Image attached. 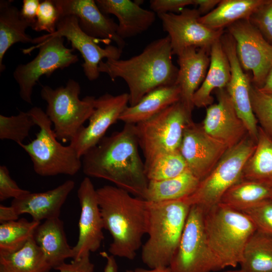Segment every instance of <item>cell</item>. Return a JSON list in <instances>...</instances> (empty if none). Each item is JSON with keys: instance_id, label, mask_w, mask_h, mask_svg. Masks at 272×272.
Listing matches in <instances>:
<instances>
[{"instance_id": "obj_38", "label": "cell", "mask_w": 272, "mask_h": 272, "mask_svg": "<svg viewBox=\"0 0 272 272\" xmlns=\"http://www.w3.org/2000/svg\"><path fill=\"white\" fill-rule=\"evenodd\" d=\"M60 16L53 0L40 2L36 17V23L33 28L36 32L46 31L49 34L54 33Z\"/></svg>"}, {"instance_id": "obj_21", "label": "cell", "mask_w": 272, "mask_h": 272, "mask_svg": "<svg viewBox=\"0 0 272 272\" xmlns=\"http://www.w3.org/2000/svg\"><path fill=\"white\" fill-rule=\"evenodd\" d=\"M210 51L191 47L177 55L179 69L175 84L180 90V101L191 116L194 107L193 95L204 81L208 70Z\"/></svg>"}, {"instance_id": "obj_48", "label": "cell", "mask_w": 272, "mask_h": 272, "mask_svg": "<svg viewBox=\"0 0 272 272\" xmlns=\"http://www.w3.org/2000/svg\"><path fill=\"white\" fill-rule=\"evenodd\" d=\"M262 91L272 93V65L262 87L259 88Z\"/></svg>"}, {"instance_id": "obj_16", "label": "cell", "mask_w": 272, "mask_h": 272, "mask_svg": "<svg viewBox=\"0 0 272 272\" xmlns=\"http://www.w3.org/2000/svg\"><path fill=\"white\" fill-rule=\"evenodd\" d=\"M128 104L127 93L117 95L106 93L96 98L95 108L88 125L83 126L69 144L80 158L105 137L107 129L119 119Z\"/></svg>"}, {"instance_id": "obj_17", "label": "cell", "mask_w": 272, "mask_h": 272, "mask_svg": "<svg viewBox=\"0 0 272 272\" xmlns=\"http://www.w3.org/2000/svg\"><path fill=\"white\" fill-rule=\"evenodd\" d=\"M81 207L79 221V236L73 247V259L95 252L100 247L104 239L103 223L98 203L97 189L90 177L82 181L77 190Z\"/></svg>"}, {"instance_id": "obj_11", "label": "cell", "mask_w": 272, "mask_h": 272, "mask_svg": "<svg viewBox=\"0 0 272 272\" xmlns=\"http://www.w3.org/2000/svg\"><path fill=\"white\" fill-rule=\"evenodd\" d=\"M205 210L191 206L178 246L169 267L172 272L215 270L204 230Z\"/></svg>"}, {"instance_id": "obj_36", "label": "cell", "mask_w": 272, "mask_h": 272, "mask_svg": "<svg viewBox=\"0 0 272 272\" xmlns=\"http://www.w3.org/2000/svg\"><path fill=\"white\" fill-rule=\"evenodd\" d=\"M36 125L28 111H20L16 115H0V139L9 140L18 145L23 143L31 128Z\"/></svg>"}, {"instance_id": "obj_39", "label": "cell", "mask_w": 272, "mask_h": 272, "mask_svg": "<svg viewBox=\"0 0 272 272\" xmlns=\"http://www.w3.org/2000/svg\"><path fill=\"white\" fill-rule=\"evenodd\" d=\"M248 20L272 46V0H265Z\"/></svg>"}, {"instance_id": "obj_6", "label": "cell", "mask_w": 272, "mask_h": 272, "mask_svg": "<svg viewBox=\"0 0 272 272\" xmlns=\"http://www.w3.org/2000/svg\"><path fill=\"white\" fill-rule=\"evenodd\" d=\"M28 112L40 130L31 142L19 145L30 157L35 172L43 177L77 174L82 163L75 150L58 142L52 122L41 108L33 107Z\"/></svg>"}, {"instance_id": "obj_50", "label": "cell", "mask_w": 272, "mask_h": 272, "mask_svg": "<svg viewBox=\"0 0 272 272\" xmlns=\"http://www.w3.org/2000/svg\"><path fill=\"white\" fill-rule=\"evenodd\" d=\"M225 272H245V271H244L243 269L240 268V269H238V270H228Z\"/></svg>"}, {"instance_id": "obj_30", "label": "cell", "mask_w": 272, "mask_h": 272, "mask_svg": "<svg viewBox=\"0 0 272 272\" xmlns=\"http://www.w3.org/2000/svg\"><path fill=\"white\" fill-rule=\"evenodd\" d=\"M51 269L34 237L20 249L0 254V272H49Z\"/></svg>"}, {"instance_id": "obj_45", "label": "cell", "mask_w": 272, "mask_h": 272, "mask_svg": "<svg viewBox=\"0 0 272 272\" xmlns=\"http://www.w3.org/2000/svg\"><path fill=\"white\" fill-rule=\"evenodd\" d=\"M220 0H193V5L197 7L201 16L206 15L213 10L219 4Z\"/></svg>"}, {"instance_id": "obj_19", "label": "cell", "mask_w": 272, "mask_h": 272, "mask_svg": "<svg viewBox=\"0 0 272 272\" xmlns=\"http://www.w3.org/2000/svg\"><path fill=\"white\" fill-rule=\"evenodd\" d=\"M218 102L208 107L201 126L209 135L230 149L241 142L248 131L226 89L216 90Z\"/></svg>"}, {"instance_id": "obj_49", "label": "cell", "mask_w": 272, "mask_h": 272, "mask_svg": "<svg viewBox=\"0 0 272 272\" xmlns=\"http://www.w3.org/2000/svg\"><path fill=\"white\" fill-rule=\"evenodd\" d=\"M134 272H172L169 266L159 267L149 269L143 268H137Z\"/></svg>"}, {"instance_id": "obj_27", "label": "cell", "mask_w": 272, "mask_h": 272, "mask_svg": "<svg viewBox=\"0 0 272 272\" xmlns=\"http://www.w3.org/2000/svg\"><path fill=\"white\" fill-rule=\"evenodd\" d=\"M12 1H0V72L6 69L3 59L6 53L17 43H34V38L26 33L30 25L22 18L20 10Z\"/></svg>"}, {"instance_id": "obj_14", "label": "cell", "mask_w": 272, "mask_h": 272, "mask_svg": "<svg viewBox=\"0 0 272 272\" xmlns=\"http://www.w3.org/2000/svg\"><path fill=\"white\" fill-rule=\"evenodd\" d=\"M163 31L170 38L173 55H178L188 47L204 48L210 51L214 42L219 40L224 30H212L199 21L201 16L197 9L185 8L179 13L158 15Z\"/></svg>"}, {"instance_id": "obj_22", "label": "cell", "mask_w": 272, "mask_h": 272, "mask_svg": "<svg viewBox=\"0 0 272 272\" xmlns=\"http://www.w3.org/2000/svg\"><path fill=\"white\" fill-rule=\"evenodd\" d=\"M96 3L105 15L112 14L118 19L117 33L124 40L134 37L148 30L156 20V14L145 9L141 1L96 0Z\"/></svg>"}, {"instance_id": "obj_29", "label": "cell", "mask_w": 272, "mask_h": 272, "mask_svg": "<svg viewBox=\"0 0 272 272\" xmlns=\"http://www.w3.org/2000/svg\"><path fill=\"white\" fill-rule=\"evenodd\" d=\"M265 0H222L199 22L212 30H224L241 20H248L252 13Z\"/></svg>"}, {"instance_id": "obj_35", "label": "cell", "mask_w": 272, "mask_h": 272, "mask_svg": "<svg viewBox=\"0 0 272 272\" xmlns=\"http://www.w3.org/2000/svg\"><path fill=\"white\" fill-rule=\"evenodd\" d=\"M144 164L149 181L175 177L188 170L179 151L159 155Z\"/></svg>"}, {"instance_id": "obj_9", "label": "cell", "mask_w": 272, "mask_h": 272, "mask_svg": "<svg viewBox=\"0 0 272 272\" xmlns=\"http://www.w3.org/2000/svg\"><path fill=\"white\" fill-rule=\"evenodd\" d=\"M192 121L179 101L152 117L135 125L144 163L166 153L179 151L184 129Z\"/></svg>"}, {"instance_id": "obj_23", "label": "cell", "mask_w": 272, "mask_h": 272, "mask_svg": "<svg viewBox=\"0 0 272 272\" xmlns=\"http://www.w3.org/2000/svg\"><path fill=\"white\" fill-rule=\"evenodd\" d=\"M75 186V182L67 180L57 187L42 192H31L17 199L11 205L19 215H30L33 220L59 218L60 210Z\"/></svg>"}, {"instance_id": "obj_42", "label": "cell", "mask_w": 272, "mask_h": 272, "mask_svg": "<svg viewBox=\"0 0 272 272\" xmlns=\"http://www.w3.org/2000/svg\"><path fill=\"white\" fill-rule=\"evenodd\" d=\"M193 5V0H151V10L157 15L167 13H179L185 7Z\"/></svg>"}, {"instance_id": "obj_37", "label": "cell", "mask_w": 272, "mask_h": 272, "mask_svg": "<svg viewBox=\"0 0 272 272\" xmlns=\"http://www.w3.org/2000/svg\"><path fill=\"white\" fill-rule=\"evenodd\" d=\"M252 108L260 127L272 138V93L262 91L252 84Z\"/></svg>"}, {"instance_id": "obj_15", "label": "cell", "mask_w": 272, "mask_h": 272, "mask_svg": "<svg viewBox=\"0 0 272 272\" xmlns=\"http://www.w3.org/2000/svg\"><path fill=\"white\" fill-rule=\"evenodd\" d=\"M229 148L192 120L186 125L179 151L188 170L201 180L214 169Z\"/></svg>"}, {"instance_id": "obj_8", "label": "cell", "mask_w": 272, "mask_h": 272, "mask_svg": "<svg viewBox=\"0 0 272 272\" xmlns=\"http://www.w3.org/2000/svg\"><path fill=\"white\" fill-rule=\"evenodd\" d=\"M256 146V142L247 134L227 150L191 194L181 199L190 206H198L205 210L219 203L227 190L242 180L244 167Z\"/></svg>"}, {"instance_id": "obj_41", "label": "cell", "mask_w": 272, "mask_h": 272, "mask_svg": "<svg viewBox=\"0 0 272 272\" xmlns=\"http://www.w3.org/2000/svg\"><path fill=\"white\" fill-rule=\"evenodd\" d=\"M30 191L20 188L11 178L7 166H0V201L20 198Z\"/></svg>"}, {"instance_id": "obj_31", "label": "cell", "mask_w": 272, "mask_h": 272, "mask_svg": "<svg viewBox=\"0 0 272 272\" xmlns=\"http://www.w3.org/2000/svg\"><path fill=\"white\" fill-rule=\"evenodd\" d=\"M242 180L272 186V138L260 126L255 149L244 167Z\"/></svg>"}, {"instance_id": "obj_12", "label": "cell", "mask_w": 272, "mask_h": 272, "mask_svg": "<svg viewBox=\"0 0 272 272\" xmlns=\"http://www.w3.org/2000/svg\"><path fill=\"white\" fill-rule=\"evenodd\" d=\"M60 36L65 38L71 43L72 48L80 52L84 59L82 64L85 76L89 81L97 80L100 73L98 67L103 58L120 59L122 50L117 46L107 45L101 47L98 42L109 44V42L91 37L81 28L77 18L74 16L60 17L56 31L51 34H46L34 38V43L43 42L46 39Z\"/></svg>"}, {"instance_id": "obj_13", "label": "cell", "mask_w": 272, "mask_h": 272, "mask_svg": "<svg viewBox=\"0 0 272 272\" xmlns=\"http://www.w3.org/2000/svg\"><path fill=\"white\" fill-rule=\"evenodd\" d=\"M227 30L235 41L242 69L252 72V84L260 88L272 65V46L248 20L238 21Z\"/></svg>"}, {"instance_id": "obj_34", "label": "cell", "mask_w": 272, "mask_h": 272, "mask_svg": "<svg viewBox=\"0 0 272 272\" xmlns=\"http://www.w3.org/2000/svg\"><path fill=\"white\" fill-rule=\"evenodd\" d=\"M40 222L21 219L0 225V254L11 253L22 248L33 237Z\"/></svg>"}, {"instance_id": "obj_3", "label": "cell", "mask_w": 272, "mask_h": 272, "mask_svg": "<svg viewBox=\"0 0 272 272\" xmlns=\"http://www.w3.org/2000/svg\"><path fill=\"white\" fill-rule=\"evenodd\" d=\"M96 189L104 229L112 238L109 252L114 256L133 259L147 233V201L115 185Z\"/></svg>"}, {"instance_id": "obj_47", "label": "cell", "mask_w": 272, "mask_h": 272, "mask_svg": "<svg viewBox=\"0 0 272 272\" xmlns=\"http://www.w3.org/2000/svg\"><path fill=\"white\" fill-rule=\"evenodd\" d=\"M102 257L106 259V263L103 272H117L118 267L114 256L109 255L105 252L100 253ZM126 272H134L132 270H127Z\"/></svg>"}, {"instance_id": "obj_46", "label": "cell", "mask_w": 272, "mask_h": 272, "mask_svg": "<svg viewBox=\"0 0 272 272\" xmlns=\"http://www.w3.org/2000/svg\"><path fill=\"white\" fill-rule=\"evenodd\" d=\"M19 215L15 209L12 206L8 207L1 205L0 206V222L1 224L7 223L18 220Z\"/></svg>"}, {"instance_id": "obj_44", "label": "cell", "mask_w": 272, "mask_h": 272, "mask_svg": "<svg viewBox=\"0 0 272 272\" xmlns=\"http://www.w3.org/2000/svg\"><path fill=\"white\" fill-rule=\"evenodd\" d=\"M39 0H23L20 10L22 18L33 29L36 21L37 14L40 5Z\"/></svg>"}, {"instance_id": "obj_40", "label": "cell", "mask_w": 272, "mask_h": 272, "mask_svg": "<svg viewBox=\"0 0 272 272\" xmlns=\"http://www.w3.org/2000/svg\"><path fill=\"white\" fill-rule=\"evenodd\" d=\"M242 212L251 219L257 230L272 235V199L260 202Z\"/></svg>"}, {"instance_id": "obj_18", "label": "cell", "mask_w": 272, "mask_h": 272, "mask_svg": "<svg viewBox=\"0 0 272 272\" xmlns=\"http://www.w3.org/2000/svg\"><path fill=\"white\" fill-rule=\"evenodd\" d=\"M228 57L231 77L226 89L240 118L244 122L249 137L257 142L258 126L252 110L250 90L251 79L242 69L238 59L234 38L227 32L220 38Z\"/></svg>"}, {"instance_id": "obj_1", "label": "cell", "mask_w": 272, "mask_h": 272, "mask_svg": "<svg viewBox=\"0 0 272 272\" xmlns=\"http://www.w3.org/2000/svg\"><path fill=\"white\" fill-rule=\"evenodd\" d=\"M139 147L135 125L125 124L121 130L104 137L82 157L83 172L143 198L149 180Z\"/></svg>"}, {"instance_id": "obj_10", "label": "cell", "mask_w": 272, "mask_h": 272, "mask_svg": "<svg viewBox=\"0 0 272 272\" xmlns=\"http://www.w3.org/2000/svg\"><path fill=\"white\" fill-rule=\"evenodd\" d=\"M64 38L56 36L46 39L35 46L22 49L24 54H30L39 48L36 56L25 64H19L13 76L19 87V94L22 100L32 104L34 87L41 77L50 76L58 69L62 70L79 61L74 49L66 47Z\"/></svg>"}, {"instance_id": "obj_4", "label": "cell", "mask_w": 272, "mask_h": 272, "mask_svg": "<svg viewBox=\"0 0 272 272\" xmlns=\"http://www.w3.org/2000/svg\"><path fill=\"white\" fill-rule=\"evenodd\" d=\"M203 225L215 270L240 264L245 245L257 230L246 214L221 203L205 210Z\"/></svg>"}, {"instance_id": "obj_25", "label": "cell", "mask_w": 272, "mask_h": 272, "mask_svg": "<svg viewBox=\"0 0 272 272\" xmlns=\"http://www.w3.org/2000/svg\"><path fill=\"white\" fill-rule=\"evenodd\" d=\"M209 67L202 83L193 95V103L198 108L212 104V91L226 88L231 77L230 63L220 39L213 43L210 51Z\"/></svg>"}, {"instance_id": "obj_43", "label": "cell", "mask_w": 272, "mask_h": 272, "mask_svg": "<svg viewBox=\"0 0 272 272\" xmlns=\"http://www.w3.org/2000/svg\"><path fill=\"white\" fill-rule=\"evenodd\" d=\"M90 254L73 259L70 263L64 262L55 269L59 272H94V265L90 260Z\"/></svg>"}, {"instance_id": "obj_32", "label": "cell", "mask_w": 272, "mask_h": 272, "mask_svg": "<svg viewBox=\"0 0 272 272\" xmlns=\"http://www.w3.org/2000/svg\"><path fill=\"white\" fill-rule=\"evenodd\" d=\"M269 199H272V186L253 181L241 180L227 190L219 203L242 212Z\"/></svg>"}, {"instance_id": "obj_28", "label": "cell", "mask_w": 272, "mask_h": 272, "mask_svg": "<svg viewBox=\"0 0 272 272\" xmlns=\"http://www.w3.org/2000/svg\"><path fill=\"white\" fill-rule=\"evenodd\" d=\"M199 181L189 170L175 177L149 180L143 198L155 202L181 199L191 194Z\"/></svg>"}, {"instance_id": "obj_20", "label": "cell", "mask_w": 272, "mask_h": 272, "mask_svg": "<svg viewBox=\"0 0 272 272\" xmlns=\"http://www.w3.org/2000/svg\"><path fill=\"white\" fill-rule=\"evenodd\" d=\"M60 17L74 16L82 30L88 35L108 42L114 41L120 49L125 40L117 33L118 24L103 14L94 0H53Z\"/></svg>"}, {"instance_id": "obj_24", "label": "cell", "mask_w": 272, "mask_h": 272, "mask_svg": "<svg viewBox=\"0 0 272 272\" xmlns=\"http://www.w3.org/2000/svg\"><path fill=\"white\" fill-rule=\"evenodd\" d=\"M47 262L54 269L74 256L69 245L63 222L59 218L45 220L37 227L33 236Z\"/></svg>"}, {"instance_id": "obj_51", "label": "cell", "mask_w": 272, "mask_h": 272, "mask_svg": "<svg viewBox=\"0 0 272 272\" xmlns=\"http://www.w3.org/2000/svg\"><path fill=\"white\" fill-rule=\"evenodd\" d=\"M269 272H272V271H269Z\"/></svg>"}, {"instance_id": "obj_33", "label": "cell", "mask_w": 272, "mask_h": 272, "mask_svg": "<svg viewBox=\"0 0 272 272\" xmlns=\"http://www.w3.org/2000/svg\"><path fill=\"white\" fill-rule=\"evenodd\" d=\"M240 265L245 272L272 271V235L256 230L245 245Z\"/></svg>"}, {"instance_id": "obj_5", "label": "cell", "mask_w": 272, "mask_h": 272, "mask_svg": "<svg viewBox=\"0 0 272 272\" xmlns=\"http://www.w3.org/2000/svg\"><path fill=\"white\" fill-rule=\"evenodd\" d=\"M147 203L149 237L142 246V261L150 268L169 266L191 206L182 199Z\"/></svg>"}, {"instance_id": "obj_26", "label": "cell", "mask_w": 272, "mask_h": 272, "mask_svg": "<svg viewBox=\"0 0 272 272\" xmlns=\"http://www.w3.org/2000/svg\"><path fill=\"white\" fill-rule=\"evenodd\" d=\"M180 100V90L176 84L161 86L147 94L135 105L128 106L118 120L125 124H136L152 117Z\"/></svg>"}, {"instance_id": "obj_2", "label": "cell", "mask_w": 272, "mask_h": 272, "mask_svg": "<svg viewBox=\"0 0 272 272\" xmlns=\"http://www.w3.org/2000/svg\"><path fill=\"white\" fill-rule=\"evenodd\" d=\"M170 40L167 35L149 43L140 54L126 59L101 61L98 70L111 80L120 78L129 89V105L137 104L155 89L175 84L178 68L172 61Z\"/></svg>"}, {"instance_id": "obj_7", "label": "cell", "mask_w": 272, "mask_h": 272, "mask_svg": "<svg viewBox=\"0 0 272 272\" xmlns=\"http://www.w3.org/2000/svg\"><path fill=\"white\" fill-rule=\"evenodd\" d=\"M81 87L73 79L54 89L42 86L40 95L47 104L45 113L53 125L58 140L71 142L89 119L95 108L96 98L87 96L80 99Z\"/></svg>"}]
</instances>
